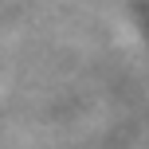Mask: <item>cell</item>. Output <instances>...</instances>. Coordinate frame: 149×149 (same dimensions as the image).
Here are the masks:
<instances>
[{
  "mask_svg": "<svg viewBox=\"0 0 149 149\" xmlns=\"http://www.w3.org/2000/svg\"><path fill=\"white\" fill-rule=\"evenodd\" d=\"M145 12H149V0H145Z\"/></svg>",
  "mask_w": 149,
  "mask_h": 149,
  "instance_id": "6da1fadb",
  "label": "cell"
}]
</instances>
